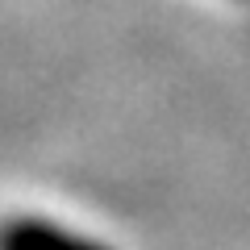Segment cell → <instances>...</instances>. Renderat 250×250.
I'll use <instances>...</instances> for the list:
<instances>
[{
  "instance_id": "1",
  "label": "cell",
  "mask_w": 250,
  "mask_h": 250,
  "mask_svg": "<svg viewBox=\"0 0 250 250\" xmlns=\"http://www.w3.org/2000/svg\"><path fill=\"white\" fill-rule=\"evenodd\" d=\"M0 250H108V246L80 238L75 229L50 225L42 217H25V221H9L0 229Z\"/></svg>"
}]
</instances>
